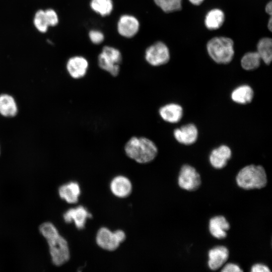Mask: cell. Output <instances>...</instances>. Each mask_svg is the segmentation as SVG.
<instances>
[{"label": "cell", "instance_id": "cb8c5ba5", "mask_svg": "<svg viewBox=\"0 0 272 272\" xmlns=\"http://www.w3.org/2000/svg\"><path fill=\"white\" fill-rule=\"evenodd\" d=\"M90 7L96 13L106 16L111 13L113 6L112 0H91Z\"/></svg>", "mask_w": 272, "mask_h": 272}, {"label": "cell", "instance_id": "2e32d148", "mask_svg": "<svg viewBox=\"0 0 272 272\" xmlns=\"http://www.w3.org/2000/svg\"><path fill=\"white\" fill-rule=\"evenodd\" d=\"M110 190L116 196L123 198L130 194L132 190L130 181L122 175L114 177L110 183Z\"/></svg>", "mask_w": 272, "mask_h": 272}, {"label": "cell", "instance_id": "6da1fadb", "mask_svg": "<svg viewBox=\"0 0 272 272\" xmlns=\"http://www.w3.org/2000/svg\"><path fill=\"white\" fill-rule=\"evenodd\" d=\"M39 229L48 243L53 263L60 266L67 262L70 257L68 244L56 228L50 222H45Z\"/></svg>", "mask_w": 272, "mask_h": 272}, {"label": "cell", "instance_id": "5b68a950", "mask_svg": "<svg viewBox=\"0 0 272 272\" xmlns=\"http://www.w3.org/2000/svg\"><path fill=\"white\" fill-rule=\"evenodd\" d=\"M122 57L120 51L113 47L105 46L98 57V65L102 70L113 77H117L120 72V65Z\"/></svg>", "mask_w": 272, "mask_h": 272}, {"label": "cell", "instance_id": "7402d4cb", "mask_svg": "<svg viewBox=\"0 0 272 272\" xmlns=\"http://www.w3.org/2000/svg\"><path fill=\"white\" fill-rule=\"evenodd\" d=\"M17 106L14 99L10 95H0V113L7 117L15 116L17 112Z\"/></svg>", "mask_w": 272, "mask_h": 272}, {"label": "cell", "instance_id": "e0dca14e", "mask_svg": "<svg viewBox=\"0 0 272 272\" xmlns=\"http://www.w3.org/2000/svg\"><path fill=\"white\" fill-rule=\"evenodd\" d=\"M230 224L223 216H217L211 218L209 222V231L211 234L218 239L227 237L226 231L230 229Z\"/></svg>", "mask_w": 272, "mask_h": 272}, {"label": "cell", "instance_id": "9a60e30c", "mask_svg": "<svg viewBox=\"0 0 272 272\" xmlns=\"http://www.w3.org/2000/svg\"><path fill=\"white\" fill-rule=\"evenodd\" d=\"M229 254L228 249L224 246H217L210 249L208 252L209 268L213 270L220 268L228 259Z\"/></svg>", "mask_w": 272, "mask_h": 272}, {"label": "cell", "instance_id": "4316f807", "mask_svg": "<svg viewBox=\"0 0 272 272\" xmlns=\"http://www.w3.org/2000/svg\"><path fill=\"white\" fill-rule=\"evenodd\" d=\"M45 14L48 26H54L58 23V17L54 10L48 9L45 11Z\"/></svg>", "mask_w": 272, "mask_h": 272}, {"label": "cell", "instance_id": "d6a6232c", "mask_svg": "<svg viewBox=\"0 0 272 272\" xmlns=\"http://www.w3.org/2000/svg\"><path fill=\"white\" fill-rule=\"evenodd\" d=\"M267 27H268V29H269V30L270 31H271V29H272V19H271V17L270 16L268 21V24H267Z\"/></svg>", "mask_w": 272, "mask_h": 272}, {"label": "cell", "instance_id": "7a4b0ae2", "mask_svg": "<svg viewBox=\"0 0 272 272\" xmlns=\"http://www.w3.org/2000/svg\"><path fill=\"white\" fill-rule=\"evenodd\" d=\"M124 151L129 158L140 164L152 162L158 153L155 142L144 136L130 138L124 144Z\"/></svg>", "mask_w": 272, "mask_h": 272}, {"label": "cell", "instance_id": "277c9868", "mask_svg": "<svg viewBox=\"0 0 272 272\" xmlns=\"http://www.w3.org/2000/svg\"><path fill=\"white\" fill-rule=\"evenodd\" d=\"M207 49L211 58L219 64L230 62L234 55V42L230 38L220 36L211 39Z\"/></svg>", "mask_w": 272, "mask_h": 272}, {"label": "cell", "instance_id": "52a82bcc", "mask_svg": "<svg viewBox=\"0 0 272 272\" xmlns=\"http://www.w3.org/2000/svg\"><path fill=\"white\" fill-rule=\"evenodd\" d=\"M145 57L147 62L154 66L167 63L170 57L168 47L161 41L157 42L148 47Z\"/></svg>", "mask_w": 272, "mask_h": 272}, {"label": "cell", "instance_id": "484cf974", "mask_svg": "<svg viewBox=\"0 0 272 272\" xmlns=\"http://www.w3.org/2000/svg\"><path fill=\"white\" fill-rule=\"evenodd\" d=\"M34 23L36 28L41 32H45L48 27L45 11H38L35 14Z\"/></svg>", "mask_w": 272, "mask_h": 272}, {"label": "cell", "instance_id": "4fadbf2b", "mask_svg": "<svg viewBox=\"0 0 272 272\" xmlns=\"http://www.w3.org/2000/svg\"><path fill=\"white\" fill-rule=\"evenodd\" d=\"M231 156V149L228 146L223 145L211 152L209 160L214 168L220 169L226 166Z\"/></svg>", "mask_w": 272, "mask_h": 272}, {"label": "cell", "instance_id": "4dcf8cb0", "mask_svg": "<svg viewBox=\"0 0 272 272\" xmlns=\"http://www.w3.org/2000/svg\"><path fill=\"white\" fill-rule=\"evenodd\" d=\"M272 3L271 1H269L265 6V10L267 14H269L270 16L271 15L272 13Z\"/></svg>", "mask_w": 272, "mask_h": 272}, {"label": "cell", "instance_id": "8fae6325", "mask_svg": "<svg viewBox=\"0 0 272 272\" xmlns=\"http://www.w3.org/2000/svg\"><path fill=\"white\" fill-rule=\"evenodd\" d=\"M63 217L66 223L74 222L78 229H82L85 227L87 219L92 217V215L86 208L80 206L76 208L68 210L63 214Z\"/></svg>", "mask_w": 272, "mask_h": 272}, {"label": "cell", "instance_id": "5bb4252c", "mask_svg": "<svg viewBox=\"0 0 272 272\" xmlns=\"http://www.w3.org/2000/svg\"><path fill=\"white\" fill-rule=\"evenodd\" d=\"M160 117L165 121L171 123L179 122L183 116L182 107L177 103H170L161 106L159 109Z\"/></svg>", "mask_w": 272, "mask_h": 272}, {"label": "cell", "instance_id": "ac0fdd59", "mask_svg": "<svg viewBox=\"0 0 272 272\" xmlns=\"http://www.w3.org/2000/svg\"><path fill=\"white\" fill-rule=\"evenodd\" d=\"M60 197L69 203H75L78 201L81 193L79 184L70 182L61 185L58 189Z\"/></svg>", "mask_w": 272, "mask_h": 272}, {"label": "cell", "instance_id": "44dd1931", "mask_svg": "<svg viewBox=\"0 0 272 272\" xmlns=\"http://www.w3.org/2000/svg\"><path fill=\"white\" fill-rule=\"evenodd\" d=\"M261 60L269 65L272 60V40L264 37L259 40L257 44V51Z\"/></svg>", "mask_w": 272, "mask_h": 272}, {"label": "cell", "instance_id": "ffe728a7", "mask_svg": "<svg viewBox=\"0 0 272 272\" xmlns=\"http://www.w3.org/2000/svg\"><path fill=\"white\" fill-rule=\"evenodd\" d=\"M225 20V14L220 9H214L208 12L205 19L206 27L210 30L220 28Z\"/></svg>", "mask_w": 272, "mask_h": 272}, {"label": "cell", "instance_id": "9c48e42d", "mask_svg": "<svg viewBox=\"0 0 272 272\" xmlns=\"http://www.w3.org/2000/svg\"><path fill=\"white\" fill-rule=\"evenodd\" d=\"M117 28L120 35L126 38H131L139 31L140 23L135 17L129 15H123L120 17Z\"/></svg>", "mask_w": 272, "mask_h": 272}, {"label": "cell", "instance_id": "1f68e13d", "mask_svg": "<svg viewBox=\"0 0 272 272\" xmlns=\"http://www.w3.org/2000/svg\"><path fill=\"white\" fill-rule=\"evenodd\" d=\"M192 4L198 6L200 5L205 0H188Z\"/></svg>", "mask_w": 272, "mask_h": 272}, {"label": "cell", "instance_id": "d6986e66", "mask_svg": "<svg viewBox=\"0 0 272 272\" xmlns=\"http://www.w3.org/2000/svg\"><path fill=\"white\" fill-rule=\"evenodd\" d=\"M253 96V89L247 85H242L236 87L231 94L232 100L240 104H246L251 102Z\"/></svg>", "mask_w": 272, "mask_h": 272}, {"label": "cell", "instance_id": "f1b7e54d", "mask_svg": "<svg viewBox=\"0 0 272 272\" xmlns=\"http://www.w3.org/2000/svg\"><path fill=\"white\" fill-rule=\"evenodd\" d=\"M222 272H241L243 270L241 269L237 264L229 263L225 265L221 270Z\"/></svg>", "mask_w": 272, "mask_h": 272}, {"label": "cell", "instance_id": "8992f818", "mask_svg": "<svg viewBox=\"0 0 272 272\" xmlns=\"http://www.w3.org/2000/svg\"><path fill=\"white\" fill-rule=\"evenodd\" d=\"M125 233L120 230L112 232L107 228H100L96 235V241L101 248L108 250H116L125 239Z\"/></svg>", "mask_w": 272, "mask_h": 272}, {"label": "cell", "instance_id": "d4e9b609", "mask_svg": "<svg viewBox=\"0 0 272 272\" xmlns=\"http://www.w3.org/2000/svg\"><path fill=\"white\" fill-rule=\"evenodd\" d=\"M155 3L165 13H171L181 10L182 0H154Z\"/></svg>", "mask_w": 272, "mask_h": 272}, {"label": "cell", "instance_id": "f546056e", "mask_svg": "<svg viewBox=\"0 0 272 272\" xmlns=\"http://www.w3.org/2000/svg\"><path fill=\"white\" fill-rule=\"evenodd\" d=\"M252 272H270V270L266 265L262 263L254 264L251 269Z\"/></svg>", "mask_w": 272, "mask_h": 272}, {"label": "cell", "instance_id": "83f0119b", "mask_svg": "<svg viewBox=\"0 0 272 272\" xmlns=\"http://www.w3.org/2000/svg\"><path fill=\"white\" fill-rule=\"evenodd\" d=\"M89 36L90 40L94 44H98L104 40V35L100 31L92 30L89 33Z\"/></svg>", "mask_w": 272, "mask_h": 272}, {"label": "cell", "instance_id": "ba28073f", "mask_svg": "<svg viewBox=\"0 0 272 272\" xmlns=\"http://www.w3.org/2000/svg\"><path fill=\"white\" fill-rule=\"evenodd\" d=\"M178 183L180 187L183 189L195 191L201 185L200 176L193 167L184 165L179 172Z\"/></svg>", "mask_w": 272, "mask_h": 272}, {"label": "cell", "instance_id": "7c38bea8", "mask_svg": "<svg viewBox=\"0 0 272 272\" xmlns=\"http://www.w3.org/2000/svg\"><path fill=\"white\" fill-rule=\"evenodd\" d=\"M173 135L178 143L189 145L196 142L198 130L194 124L189 123L175 129L173 131Z\"/></svg>", "mask_w": 272, "mask_h": 272}, {"label": "cell", "instance_id": "603a6c76", "mask_svg": "<svg viewBox=\"0 0 272 272\" xmlns=\"http://www.w3.org/2000/svg\"><path fill=\"white\" fill-rule=\"evenodd\" d=\"M261 58L256 52H248L245 53L241 59L242 68L246 71L254 70L260 64Z\"/></svg>", "mask_w": 272, "mask_h": 272}, {"label": "cell", "instance_id": "30bf717a", "mask_svg": "<svg viewBox=\"0 0 272 272\" xmlns=\"http://www.w3.org/2000/svg\"><path fill=\"white\" fill-rule=\"evenodd\" d=\"M89 63L86 58L82 56H75L70 58L67 62L66 69L72 78L80 79L87 74Z\"/></svg>", "mask_w": 272, "mask_h": 272}, {"label": "cell", "instance_id": "3957f363", "mask_svg": "<svg viewBox=\"0 0 272 272\" xmlns=\"http://www.w3.org/2000/svg\"><path fill=\"white\" fill-rule=\"evenodd\" d=\"M236 179L237 185L246 190L262 188L267 182L264 168L261 165L252 164L242 168L238 173Z\"/></svg>", "mask_w": 272, "mask_h": 272}]
</instances>
